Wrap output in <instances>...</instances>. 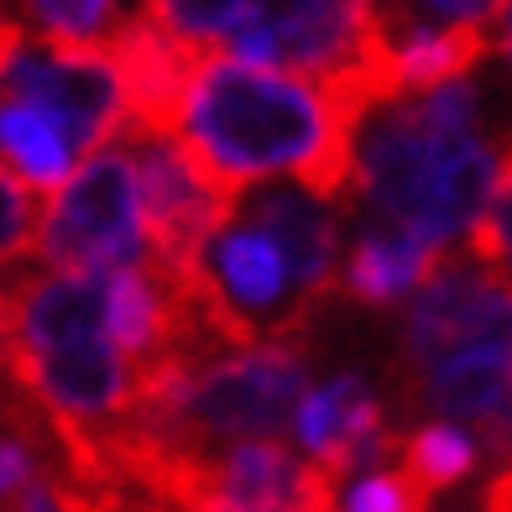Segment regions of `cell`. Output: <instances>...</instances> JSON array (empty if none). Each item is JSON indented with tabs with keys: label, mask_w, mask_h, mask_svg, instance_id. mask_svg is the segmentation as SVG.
Instances as JSON below:
<instances>
[{
	"label": "cell",
	"mask_w": 512,
	"mask_h": 512,
	"mask_svg": "<svg viewBox=\"0 0 512 512\" xmlns=\"http://www.w3.org/2000/svg\"><path fill=\"white\" fill-rule=\"evenodd\" d=\"M173 147L225 199H241L256 178H298L314 204H330L356 178V126L309 79L215 48L194 74Z\"/></svg>",
	"instance_id": "obj_1"
},
{
	"label": "cell",
	"mask_w": 512,
	"mask_h": 512,
	"mask_svg": "<svg viewBox=\"0 0 512 512\" xmlns=\"http://www.w3.org/2000/svg\"><path fill=\"white\" fill-rule=\"evenodd\" d=\"M0 100H21L48 121L68 152H105V142H121L126 131V100L121 79L105 48H79V42H21L16 58L0 74Z\"/></svg>",
	"instance_id": "obj_5"
},
{
	"label": "cell",
	"mask_w": 512,
	"mask_h": 512,
	"mask_svg": "<svg viewBox=\"0 0 512 512\" xmlns=\"http://www.w3.org/2000/svg\"><path fill=\"white\" fill-rule=\"evenodd\" d=\"M497 48L512 58V6H502V16H497Z\"/></svg>",
	"instance_id": "obj_20"
},
{
	"label": "cell",
	"mask_w": 512,
	"mask_h": 512,
	"mask_svg": "<svg viewBox=\"0 0 512 512\" xmlns=\"http://www.w3.org/2000/svg\"><path fill=\"white\" fill-rule=\"evenodd\" d=\"M37 481V455L21 445V439H0V502L6 497H16L21 486H32Z\"/></svg>",
	"instance_id": "obj_17"
},
{
	"label": "cell",
	"mask_w": 512,
	"mask_h": 512,
	"mask_svg": "<svg viewBox=\"0 0 512 512\" xmlns=\"http://www.w3.org/2000/svg\"><path fill=\"white\" fill-rule=\"evenodd\" d=\"M37 225H42V194H32L27 183H16L11 168L0 162V272L32 256Z\"/></svg>",
	"instance_id": "obj_15"
},
{
	"label": "cell",
	"mask_w": 512,
	"mask_h": 512,
	"mask_svg": "<svg viewBox=\"0 0 512 512\" xmlns=\"http://www.w3.org/2000/svg\"><path fill=\"white\" fill-rule=\"evenodd\" d=\"M371 225H392L445 251L481 220L497 189V152L481 136L471 79L392 100L356 131V178Z\"/></svg>",
	"instance_id": "obj_2"
},
{
	"label": "cell",
	"mask_w": 512,
	"mask_h": 512,
	"mask_svg": "<svg viewBox=\"0 0 512 512\" xmlns=\"http://www.w3.org/2000/svg\"><path fill=\"white\" fill-rule=\"evenodd\" d=\"M465 256L492 272L497 283L512 288V173H497V189H492V204L481 209V220L471 225V246Z\"/></svg>",
	"instance_id": "obj_14"
},
{
	"label": "cell",
	"mask_w": 512,
	"mask_h": 512,
	"mask_svg": "<svg viewBox=\"0 0 512 512\" xmlns=\"http://www.w3.org/2000/svg\"><path fill=\"white\" fill-rule=\"evenodd\" d=\"M366 398V382L356 377V371H345V377H335L330 387H319V392H304L293 408V424H298V439H304V450L319 460V455H330L340 445V434H345V418L356 413V403Z\"/></svg>",
	"instance_id": "obj_13"
},
{
	"label": "cell",
	"mask_w": 512,
	"mask_h": 512,
	"mask_svg": "<svg viewBox=\"0 0 512 512\" xmlns=\"http://www.w3.org/2000/svg\"><path fill=\"white\" fill-rule=\"evenodd\" d=\"M0 157L11 162V178L27 183L32 194H58L74 168L63 136L21 100H0Z\"/></svg>",
	"instance_id": "obj_11"
},
{
	"label": "cell",
	"mask_w": 512,
	"mask_h": 512,
	"mask_svg": "<svg viewBox=\"0 0 512 512\" xmlns=\"http://www.w3.org/2000/svg\"><path fill=\"white\" fill-rule=\"evenodd\" d=\"M0 512H58V502H53V492H48V481H32V486H21L16 497H6L0 502Z\"/></svg>",
	"instance_id": "obj_18"
},
{
	"label": "cell",
	"mask_w": 512,
	"mask_h": 512,
	"mask_svg": "<svg viewBox=\"0 0 512 512\" xmlns=\"http://www.w3.org/2000/svg\"><path fill=\"white\" fill-rule=\"evenodd\" d=\"M142 256V199L126 147H105L42 209L32 262L48 272H115Z\"/></svg>",
	"instance_id": "obj_3"
},
{
	"label": "cell",
	"mask_w": 512,
	"mask_h": 512,
	"mask_svg": "<svg viewBox=\"0 0 512 512\" xmlns=\"http://www.w3.org/2000/svg\"><path fill=\"white\" fill-rule=\"evenodd\" d=\"M507 387H512V361H507Z\"/></svg>",
	"instance_id": "obj_21"
},
{
	"label": "cell",
	"mask_w": 512,
	"mask_h": 512,
	"mask_svg": "<svg viewBox=\"0 0 512 512\" xmlns=\"http://www.w3.org/2000/svg\"><path fill=\"white\" fill-rule=\"evenodd\" d=\"M335 512H429V492L403 471V465H387V471L361 476Z\"/></svg>",
	"instance_id": "obj_16"
},
{
	"label": "cell",
	"mask_w": 512,
	"mask_h": 512,
	"mask_svg": "<svg viewBox=\"0 0 512 512\" xmlns=\"http://www.w3.org/2000/svg\"><path fill=\"white\" fill-rule=\"evenodd\" d=\"M439 256L445 251H434L429 241L408 236V230L366 225L340 262V293L366 304V309H387V304H398V298L424 288V277L439 267Z\"/></svg>",
	"instance_id": "obj_9"
},
{
	"label": "cell",
	"mask_w": 512,
	"mask_h": 512,
	"mask_svg": "<svg viewBox=\"0 0 512 512\" xmlns=\"http://www.w3.org/2000/svg\"><path fill=\"white\" fill-rule=\"evenodd\" d=\"M481 512H512V465H502L492 486L481 492Z\"/></svg>",
	"instance_id": "obj_19"
},
{
	"label": "cell",
	"mask_w": 512,
	"mask_h": 512,
	"mask_svg": "<svg viewBox=\"0 0 512 512\" xmlns=\"http://www.w3.org/2000/svg\"><path fill=\"white\" fill-rule=\"evenodd\" d=\"M471 351L512 356V288L481 272L471 256H439V267L424 277V288L408 298L398 371L413 392L434 366Z\"/></svg>",
	"instance_id": "obj_4"
},
{
	"label": "cell",
	"mask_w": 512,
	"mask_h": 512,
	"mask_svg": "<svg viewBox=\"0 0 512 512\" xmlns=\"http://www.w3.org/2000/svg\"><path fill=\"white\" fill-rule=\"evenodd\" d=\"M507 361L502 351H471L455 356L445 366H434L424 382L408 392V403L434 408L445 418H460V424H492L497 413L512 408V387H507Z\"/></svg>",
	"instance_id": "obj_10"
},
{
	"label": "cell",
	"mask_w": 512,
	"mask_h": 512,
	"mask_svg": "<svg viewBox=\"0 0 512 512\" xmlns=\"http://www.w3.org/2000/svg\"><path fill=\"white\" fill-rule=\"evenodd\" d=\"M241 220H251L283 251L293 298L309 314H319L340 293V220L330 209H319L309 194L293 189H251Z\"/></svg>",
	"instance_id": "obj_8"
},
{
	"label": "cell",
	"mask_w": 512,
	"mask_h": 512,
	"mask_svg": "<svg viewBox=\"0 0 512 512\" xmlns=\"http://www.w3.org/2000/svg\"><path fill=\"white\" fill-rule=\"evenodd\" d=\"M403 471L424 486V492H439V486H455L476 471V439L465 434L460 424H429V429H413L403 439Z\"/></svg>",
	"instance_id": "obj_12"
},
{
	"label": "cell",
	"mask_w": 512,
	"mask_h": 512,
	"mask_svg": "<svg viewBox=\"0 0 512 512\" xmlns=\"http://www.w3.org/2000/svg\"><path fill=\"white\" fill-rule=\"evenodd\" d=\"M100 48L115 63L121 100H126L121 142H173L178 126H183V105H189L194 74L209 58V48L168 32L152 16V6L121 16V27H115Z\"/></svg>",
	"instance_id": "obj_7"
},
{
	"label": "cell",
	"mask_w": 512,
	"mask_h": 512,
	"mask_svg": "<svg viewBox=\"0 0 512 512\" xmlns=\"http://www.w3.org/2000/svg\"><path fill=\"white\" fill-rule=\"evenodd\" d=\"M377 42V6H356V0H304V6H251L246 27L225 42V58H241L256 68H293V79L324 84L345 74L361 53Z\"/></svg>",
	"instance_id": "obj_6"
}]
</instances>
